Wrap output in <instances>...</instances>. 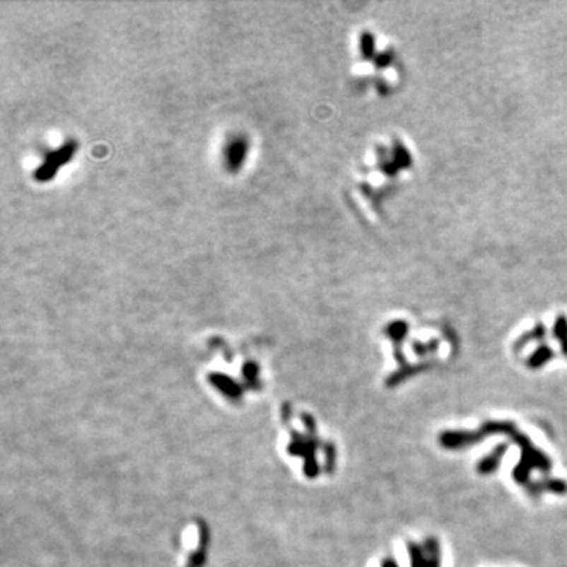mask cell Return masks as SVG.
Wrapping results in <instances>:
<instances>
[{"instance_id": "obj_1", "label": "cell", "mask_w": 567, "mask_h": 567, "mask_svg": "<svg viewBox=\"0 0 567 567\" xmlns=\"http://www.w3.org/2000/svg\"><path fill=\"white\" fill-rule=\"evenodd\" d=\"M76 151H78V142L74 141H66L65 144H62L60 147L49 151L43 160V163L33 170V180L38 183L51 182V180H54L55 175H57V172L73 160Z\"/></svg>"}, {"instance_id": "obj_2", "label": "cell", "mask_w": 567, "mask_h": 567, "mask_svg": "<svg viewBox=\"0 0 567 567\" xmlns=\"http://www.w3.org/2000/svg\"><path fill=\"white\" fill-rule=\"evenodd\" d=\"M249 151V142L245 136H237L226 145L224 150V164L226 169L232 172V174H237L241 170L243 164L247 158Z\"/></svg>"}]
</instances>
